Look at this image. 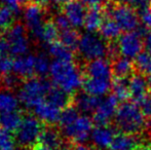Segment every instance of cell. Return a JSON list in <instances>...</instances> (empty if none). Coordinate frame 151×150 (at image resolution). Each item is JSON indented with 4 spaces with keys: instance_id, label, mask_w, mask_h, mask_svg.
<instances>
[{
    "instance_id": "6da1fadb",
    "label": "cell",
    "mask_w": 151,
    "mask_h": 150,
    "mask_svg": "<svg viewBox=\"0 0 151 150\" xmlns=\"http://www.w3.org/2000/svg\"><path fill=\"white\" fill-rule=\"evenodd\" d=\"M50 75L55 85L69 94H73L83 83L82 73L70 61L55 60L50 65Z\"/></svg>"
},
{
    "instance_id": "7a4b0ae2",
    "label": "cell",
    "mask_w": 151,
    "mask_h": 150,
    "mask_svg": "<svg viewBox=\"0 0 151 150\" xmlns=\"http://www.w3.org/2000/svg\"><path fill=\"white\" fill-rule=\"evenodd\" d=\"M115 124L122 133L139 135L146 130L147 117L136 102L124 101L118 106L115 115Z\"/></svg>"
},
{
    "instance_id": "3957f363",
    "label": "cell",
    "mask_w": 151,
    "mask_h": 150,
    "mask_svg": "<svg viewBox=\"0 0 151 150\" xmlns=\"http://www.w3.org/2000/svg\"><path fill=\"white\" fill-rule=\"evenodd\" d=\"M52 84L44 77H32L24 80L19 90L20 102L27 108H35L37 105L46 100Z\"/></svg>"
},
{
    "instance_id": "277c9868",
    "label": "cell",
    "mask_w": 151,
    "mask_h": 150,
    "mask_svg": "<svg viewBox=\"0 0 151 150\" xmlns=\"http://www.w3.org/2000/svg\"><path fill=\"white\" fill-rule=\"evenodd\" d=\"M44 126L43 122L35 115L29 114L24 116L14 135L17 143L25 149H35L38 146Z\"/></svg>"
},
{
    "instance_id": "5b68a950",
    "label": "cell",
    "mask_w": 151,
    "mask_h": 150,
    "mask_svg": "<svg viewBox=\"0 0 151 150\" xmlns=\"http://www.w3.org/2000/svg\"><path fill=\"white\" fill-rule=\"evenodd\" d=\"M77 48L81 58L88 62L103 59V57L109 55V45L101 36L93 32L84 33L80 36Z\"/></svg>"
},
{
    "instance_id": "8992f818",
    "label": "cell",
    "mask_w": 151,
    "mask_h": 150,
    "mask_svg": "<svg viewBox=\"0 0 151 150\" xmlns=\"http://www.w3.org/2000/svg\"><path fill=\"white\" fill-rule=\"evenodd\" d=\"M106 10L122 31L134 32L138 30L140 24L139 18L136 14V10H134L133 8L129 7L123 3H112L108 6Z\"/></svg>"
},
{
    "instance_id": "52a82bcc",
    "label": "cell",
    "mask_w": 151,
    "mask_h": 150,
    "mask_svg": "<svg viewBox=\"0 0 151 150\" xmlns=\"http://www.w3.org/2000/svg\"><path fill=\"white\" fill-rule=\"evenodd\" d=\"M5 39L9 46V55L16 58L27 55L30 47L29 39L27 37V28L21 23H16L10 29L6 31Z\"/></svg>"
},
{
    "instance_id": "ba28073f",
    "label": "cell",
    "mask_w": 151,
    "mask_h": 150,
    "mask_svg": "<svg viewBox=\"0 0 151 150\" xmlns=\"http://www.w3.org/2000/svg\"><path fill=\"white\" fill-rule=\"evenodd\" d=\"M93 119L86 115H80L71 124L62 128L63 135L75 144L84 143L93 132Z\"/></svg>"
},
{
    "instance_id": "9c48e42d",
    "label": "cell",
    "mask_w": 151,
    "mask_h": 150,
    "mask_svg": "<svg viewBox=\"0 0 151 150\" xmlns=\"http://www.w3.org/2000/svg\"><path fill=\"white\" fill-rule=\"evenodd\" d=\"M118 52L125 58H137L144 46V40L142 39V31L125 32L119 36L117 40Z\"/></svg>"
},
{
    "instance_id": "30bf717a",
    "label": "cell",
    "mask_w": 151,
    "mask_h": 150,
    "mask_svg": "<svg viewBox=\"0 0 151 150\" xmlns=\"http://www.w3.org/2000/svg\"><path fill=\"white\" fill-rule=\"evenodd\" d=\"M24 21L27 30H29L32 36L38 40L41 34L42 28L46 22L44 21L43 6L31 2L27 4L24 9Z\"/></svg>"
},
{
    "instance_id": "8fae6325",
    "label": "cell",
    "mask_w": 151,
    "mask_h": 150,
    "mask_svg": "<svg viewBox=\"0 0 151 150\" xmlns=\"http://www.w3.org/2000/svg\"><path fill=\"white\" fill-rule=\"evenodd\" d=\"M117 109L118 100L113 95H110L101 101L98 108L93 113V121L97 124V126H108L112 118L116 115Z\"/></svg>"
},
{
    "instance_id": "7c38bea8",
    "label": "cell",
    "mask_w": 151,
    "mask_h": 150,
    "mask_svg": "<svg viewBox=\"0 0 151 150\" xmlns=\"http://www.w3.org/2000/svg\"><path fill=\"white\" fill-rule=\"evenodd\" d=\"M86 6L82 1L70 0L63 5V14L67 17L71 26L74 28H80L84 26V21L86 16Z\"/></svg>"
},
{
    "instance_id": "4fadbf2b",
    "label": "cell",
    "mask_w": 151,
    "mask_h": 150,
    "mask_svg": "<svg viewBox=\"0 0 151 150\" xmlns=\"http://www.w3.org/2000/svg\"><path fill=\"white\" fill-rule=\"evenodd\" d=\"M12 72L20 79H30L35 77V56L34 55H25L14 59L12 65Z\"/></svg>"
},
{
    "instance_id": "5bb4252c",
    "label": "cell",
    "mask_w": 151,
    "mask_h": 150,
    "mask_svg": "<svg viewBox=\"0 0 151 150\" xmlns=\"http://www.w3.org/2000/svg\"><path fill=\"white\" fill-rule=\"evenodd\" d=\"M84 72H86V77L113 80L112 79L113 72H112L111 63L104 59H99V60L88 62L86 66Z\"/></svg>"
},
{
    "instance_id": "9a60e30c",
    "label": "cell",
    "mask_w": 151,
    "mask_h": 150,
    "mask_svg": "<svg viewBox=\"0 0 151 150\" xmlns=\"http://www.w3.org/2000/svg\"><path fill=\"white\" fill-rule=\"evenodd\" d=\"M33 110L36 117L39 118L44 123H47L48 126H52L56 122L60 121V116L62 112L61 109H59L55 105L50 104L46 100L37 105Z\"/></svg>"
},
{
    "instance_id": "2e32d148",
    "label": "cell",
    "mask_w": 151,
    "mask_h": 150,
    "mask_svg": "<svg viewBox=\"0 0 151 150\" xmlns=\"http://www.w3.org/2000/svg\"><path fill=\"white\" fill-rule=\"evenodd\" d=\"M149 84L142 74H133L129 78V94L136 103H139L149 95Z\"/></svg>"
},
{
    "instance_id": "e0dca14e",
    "label": "cell",
    "mask_w": 151,
    "mask_h": 150,
    "mask_svg": "<svg viewBox=\"0 0 151 150\" xmlns=\"http://www.w3.org/2000/svg\"><path fill=\"white\" fill-rule=\"evenodd\" d=\"M63 145V138L59 128L55 126H45L41 133L38 146L45 147L47 149L54 150Z\"/></svg>"
},
{
    "instance_id": "ac0fdd59",
    "label": "cell",
    "mask_w": 151,
    "mask_h": 150,
    "mask_svg": "<svg viewBox=\"0 0 151 150\" xmlns=\"http://www.w3.org/2000/svg\"><path fill=\"white\" fill-rule=\"evenodd\" d=\"M114 137H115L114 130L109 126H97L93 128L91 134V139L93 145L99 149L109 148Z\"/></svg>"
},
{
    "instance_id": "d6986e66",
    "label": "cell",
    "mask_w": 151,
    "mask_h": 150,
    "mask_svg": "<svg viewBox=\"0 0 151 150\" xmlns=\"http://www.w3.org/2000/svg\"><path fill=\"white\" fill-rule=\"evenodd\" d=\"M112 81L113 80L107 79H99V78L86 77L83 79L82 88L83 90L91 96L101 97L107 94L112 88Z\"/></svg>"
},
{
    "instance_id": "ffe728a7",
    "label": "cell",
    "mask_w": 151,
    "mask_h": 150,
    "mask_svg": "<svg viewBox=\"0 0 151 150\" xmlns=\"http://www.w3.org/2000/svg\"><path fill=\"white\" fill-rule=\"evenodd\" d=\"M101 101L102 99L100 97L91 96L86 92L77 93L73 97V105L78 109L79 112L82 113H93Z\"/></svg>"
},
{
    "instance_id": "44dd1931",
    "label": "cell",
    "mask_w": 151,
    "mask_h": 150,
    "mask_svg": "<svg viewBox=\"0 0 151 150\" xmlns=\"http://www.w3.org/2000/svg\"><path fill=\"white\" fill-rule=\"evenodd\" d=\"M46 101L58 107L59 109H65L66 107L72 105L73 97L71 96V94L55 85L48 93L47 97H46Z\"/></svg>"
},
{
    "instance_id": "7402d4cb",
    "label": "cell",
    "mask_w": 151,
    "mask_h": 150,
    "mask_svg": "<svg viewBox=\"0 0 151 150\" xmlns=\"http://www.w3.org/2000/svg\"><path fill=\"white\" fill-rule=\"evenodd\" d=\"M139 147V140L136 135L119 133L115 135L109 150H135Z\"/></svg>"
},
{
    "instance_id": "603a6c76",
    "label": "cell",
    "mask_w": 151,
    "mask_h": 150,
    "mask_svg": "<svg viewBox=\"0 0 151 150\" xmlns=\"http://www.w3.org/2000/svg\"><path fill=\"white\" fill-rule=\"evenodd\" d=\"M112 72L113 75L117 78H127L132 75L135 70V64L131 59L125 57H115L112 59L111 62Z\"/></svg>"
},
{
    "instance_id": "cb8c5ba5",
    "label": "cell",
    "mask_w": 151,
    "mask_h": 150,
    "mask_svg": "<svg viewBox=\"0 0 151 150\" xmlns=\"http://www.w3.org/2000/svg\"><path fill=\"white\" fill-rule=\"evenodd\" d=\"M104 11L102 10L101 5L91 6L86 11V21H84V27L88 32H95L99 30L101 25L103 24L104 20Z\"/></svg>"
},
{
    "instance_id": "d4e9b609",
    "label": "cell",
    "mask_w": 151,
    "mask_h": 150,
    "mask_svg": "<svg viewBox=\"0 0 151 150\" xmlns=\"http://www.w3.org/2000/svg\"><path fill=\"white\" fill-rule=\"evenodd\" d=\"M19 105H20V99L12 92V90L8 88L0 90V114L18 111Z\"/></svg>"
},
{
    "instance_id": "484cf974",
    "label": "cell",
    "mask_w": 151,
    "mask_h": 150,
    "mask_svg": "<svg viewBox=\"0 0 151 150\" xmlns=\"http://www.w3.org/2000/svg\"><path fill=\"white\" fill-rule=\"evenodd\" d=\"M24 116L20 111H14V112L0 114V128L8 131V132H17L19 126L22 123Z\"/></svg>"
},
{
    "instance_id": "4316f807",
    "label": "cell",
    "mask_w": 151,
    "mask_h": 150,
    "mask_svg": "<svg viewBox=\"0 0 151 150\" xmlns=\"http://www.w3.org/2000/svg\"><path fill=\"white\" fill-rule=\"evenodd\" d=\"M48 52L50 55L55 58V60H60V61H70L73 62L74 54L73 50H70L66 45H64L62 42L56 41L48 45Z\"/></svg>"
},
{
    "instance_id": "83f0119b",
    "label": "cell",
    "mask_w": 151,
    "mask_h": 150,
    "mask_svg": "<svg viewBox=\"0 0 151 150\" xmlns=\"http://www.w3.org/2000/svg\"><path fill=\"white\" fill-rule=\"evenodd\" d=\"M112 95L117 99L118 101H127L131 97L129 94V79L127 78H117L113 79L112 81Z\"/></svg>"
},
{
    "instance_id": "f1b7e54d",
    "label": "cell",
    "mask_w": 151,
    "mask_h": 150,
    "mask_svg": "<svg viewBox=\"0 0 151 150\" xmlns=\"http://www.w3.org/2000/svg\"><path fill=\"white\" fill-rule=\"evenodd\" d=\"M99 31L100 34H101V37L103 39H106L108 41H112V40L116 39V38H119L121 29L115 23V21H113L111 18H108L104 20Z\"/></svg>"
},
{
    "instance_id": "f546056e",
    "label": "cell",
    "mask_w": 151,
    "mask_h": 150,
    "mask_svg": "<svg viewBox=\"0 0 151 150\" xmlns=\"http://www.w3.org/2000/svg\"><path fill=\"white\" fill-rule=\"evenodd\" d=\"M59 35H60V31L55 25L54 21H46L43 28H42L41 34H40L38 41L50 45L52 43L57 41V39L59 38Z\"/></svg>"
},
{
    "instance_id": "4dcf8cb0",
    "label": "cell",
    "mask_w": 151,
    "mask_h": 150,
    "mask_svg": "<svg viewBox=\"0 0 151 150\" xmlns=\"http://www.w3.org/2000/svg\"><path fill=\"white\" fill-rule=\"evenodd\" d=\"M59 38H60V42H62L67 47H69L70 50H74L75 48L78 47L80 36L77 31L74 30V29L70 28L67 29V30L61 31Z\"/></svg>"
},
{
    "instance_id": "1f68e13d",
    "label": "cell",
    "mask_w": 151,
    "mask_h": 150,
    "mask_svg": "<svg viewBox=\"0 0 151 150\" xmlns=\"http://www.w3.org/2000/svg\"><path fill=\"white\" fill-rule=\"evenodd\" d=\"M16 14V12L6 4L0 6V29L7 31L8 29L12 28L16 24L14 23Z\"/></svg>"
},
{
    "instance_id": "d6a6232c",
    "label": "cell",
    "mask_w": 151,
    "mask_h": 150,
    "mask_svg": "<svg viewBox=\"0 0 151 150\" xmlns=\"http://www.w3.org/2000/svg\"><path fill=\"white\" fill-rule=\"evenodd\" d=\"M135 69L139 74L151 76V55L148 52H141L135 59Z\"/></svg>"
},
{
    "instance_id": "836d02e7",
    "label": "cell",
    "mask_w": 151,
    "mask_h": 150,
    "mask_svg": "<svg viewBox=\"0 0 151 150\" xmlns=\"http://www.w3.org/2000/svg\"><path fill=\"white\" fill-rule=\"evenodd\" d=\"M79 116L80 115H79L78 109L72 104L62 110L59 123H60L61 128H65V126H69V124H71L72 122L75 121Z\"/></svg>"
},
{
    "instance_id": "e575fe53",
    "label": "cell",
    "mask_w": 151,
    "mask_h": 150,
    "mask_svg": "<svg viewBox=\"0 0 151 150\" xmlns=\"http://www.w3.org/2000/svg\"><path fill=\"white\" fill-rule=\"evenodd\" d=\"M50 65L48 58L43 54H39L35 56V71L38 77H44L47 73H50Z\"/></svg>"
},
{
    "instance_id": "d590c367",
    "label": "cell",
    "mask_w": 151,
    "mask_h": 150,
    "mask_svg": "<svg viewBox=\"0 0 151 150\" xmlns=\"http://www.w3.org/2000/svg\"><path fill=\"white\" fill-rule=\"evenodd\" d=\"M17 141L12 133L0 128V150H14Z\"/></svg>"
},
{
    "instance_id": "8d00e7d4",
    "label": "cell",
    "mask_w": 151,
    "mask_h": 150,
    "mask_svg": "<svg viewBox=\"0 0 151 150\" xmlns=\"http://www.w3.org/2000/svg\"><path fill=\"white\" fill-rule=\"evenodd\" d=\"M122 3L141 12L151 8V0H122Z\"/></svg>"
},
{
    "instance_id": "74e56055",
    "label": "cell",
    "mask_w": 151,
    "mask_h": 150,
    "mask_svg": "<svg viewBox=\"0 0 151 150\" xmlns=\"http://www.w3.org/2000/svg\"><path fill=\"white\" fill-rule=\"evenodd\" d=\"M12 65L14 61L9 58L8 55L0 54V76H5L10 74L12 71Z\"/></svg>"
},
{
    "instance_id": "f35d334b",
    "label": "cell",
    "mask_w": 151,
    "mask_h": 150,
    "mask_svg": "<svg viewBox=\"0 0 151 150\" xmlns=\"http://www.w3.org/2000/svg\"><path fill=\"white\" fill-rule=\"evenodd\" d=\"M54 23L57 26V28L59 29V31H64L67 29L71 28V24H70L69 20L67 19V17L64 14H58L54 18Z\"/></svg>"
},
{
    "instance_id": "ab89813d",
    "label": "cell",
    "mask_w": 151,
    "mask_h": 150,
    "mask_svg": "<svg viewBox=\"0 0 151 150\" xmlns=\"http://www.w3.org/2000/svg\"><path fill=\"white\" fill-rule=\"evenodd\" d=\"M139 107L141 108L142 112L147 118H151V96L148 95L146 98H144L142 101L137 103Z\"/></svg>"
},
{
    "instance_id": "60d3db41",
    "label": "cell",
    "mask_w": 151,
    "mask_h": 150,
    "mask_svg": "<svg viewBox=\"0 0 151 150\" xmlns=\"http://www.w3.org/2000/svg\"><path fill=\"white\" fill-rule=\"evenodd\" d=\"M141 20L143 25L145 26L146 30L151 31V8L141 12Z\"/></svg>"
},
{
    "instance_id": "b9f144b4",
    "label": "cell",
    "mask_w": 151,
    "mask_h": 150,
    "mask_svg": "<svg viewBox=\"0 0 151 150\" xmlns=\"http://www.w3.org/2000/svg\"><path fill=\"white\" fill-rule=\"evenodd\" d=\"M6 5H8L17 14L20 12V9H21V4L24 0H2Z\"/></svg>"
},
{
    "instance_id": "7bdbcfd3",
    "label": "cell",
    "mask_w": 151,
    "mask_h": 150,
    "mask_svg": "<svg viewBox=\"0 0 151 150\" xmlns=\"http://www.w3.org/2000/svg\"><path fill=\"white\" fill-rule=\"evenodd\" d=\"M144 47L146 52L151 55V31H147L144 37Z\"/></svg>"
},
{
    "instance_id": "ee69618b",
    "label": "cell",
    "mask_w": 151,
    "mask_h": 150,
    "mask_svg": "<svg viewBox=\"0 0 151 150\" xmlns=\"http://www.w3.org/2000/svg\"><path fill=\"white\" fill-rule=\"evenodd\" d=\"M0 54L9 55V46L5 37L0 38Z\"/></svg>"
},
{
    "instance_id": "f6af8a7d",
    "label": "cell",
    "mask_w": 151,
    "mask_h": 150,
    "mask_svg": "<svg viewBox=\"0 0 151 150\" xmlns=\"http://www.w3.org/2000/svg\"><path fill=\"white\" fill-rule=\"evenodd\" d=\"M84 4H88L91 6H96V5H101L105 0H81Z\"/></svg>"
},
{
    "instance_id": "bcb514c9",
    "label": "cell",
    "mask_w": 151,
    "mask_h": 150,
    "mask_svg": "<svg viewBox=\"0 0 151 150\" xmlns=\"http://www.w3.org/2000/svg\"><path fill=\"white\" fill-rule=\"evenodd\" d=\"M72 150H93L91 147H88V145L83 144V143H79V144H75L73 146Z\"/></svg>"
},
{
    "instance_id": "7dc6e473",
    "label": "cell",
    "mask_w": 151,
    "mask_h": 150,
    "mask_svg": "<svg viewBox=\"0 0 151 150\" xmlns=\"http://www.w3.org/2000/svg\"><path fill=\"white\" fill-rule=\"evenodd\" d=\"M31 3H34V4H38V5L40 6H43L45 5V4H47L50 1H52V0H30Z\"/></svg>"
},
{
    "instance_id": "c3c4849f",
    "label": "cell",
    "mask_w": 151,
    "mask_h": 150,
    "mask_svg": "<svg viewBox=\"0 0 151 150\" xmlns=\"http://www.w3.org/2000/svg\"><path fill=\"white\" fill-rule=\"evenodd\" d=\"M135 150H151V145H144V146H139Z\"/></svg>"
},
{
    "instance_id": "681fc988",
    "label": "cell",
    "mask_w": 151,
    "mask_h": 150,
    "mask_svg": "<svg viewBox=\"0 0 151 150\" xmlns=\"http://www.w3.org/2000/svg\"><path fill=\"white\" fill-rule=\"evenodd\" d=\"M54 150H72L71 147H69V146H67V145H62V146L60 147H58V148H56V149H54Z\"/></svg>"
},
{
    "instance_id": "f907efd6",
    "label": "cell",
    "mask_w": 151,
    "mask_h": 150,
    "mask_svg": "<svg viewBox=\"0 0 151 150\" xmlns=\"http://www.w3.org/2000/svg\"><path fill=\"white\" fill-rule=\"evenodd\" d=\"M34 150H50V149H47L45 147H42V146H37Z\"/></svg>"
},
{
    "instance_id": "816d5d0a",
    "label": "cell",
    "mask_w": 151,
    "mask_h": 150,
    "mask_svg": "<svg viewBox=\"0 0 151 150\" xmlns=\"http://www.w3.org/2000/svg\"><path fill=\"white\" fill-rule=\"evenodd\" d=\"M2 88H3V82H2V78H1V76H0V90H2Z\"/></svg>"
},
{
    "instance_id": "f5cc1de1",
    "label": "cell",
    "mask_w": 151,
    "mask_h": 150,
    "mask_svg": "<svg viewBox=\"0 0 151 150\" xmlns=\"http://www.w3.org/2000/svg\"><path fill=\"white\" fill-rule=\"evenodd\" d=\"M148 84H149V90L151 92V76L149 77V79H148Z\"/></svg>"
}]
</instances>
